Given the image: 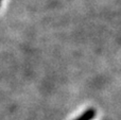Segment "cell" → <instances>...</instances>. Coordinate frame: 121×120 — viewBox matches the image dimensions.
I'll list each match as a JSON object with an SVG mask.
<instances>
[{
	"mask_svg": "<svg viewBox=\"0 0 121 120\" xmlns=\"http://www.w3.org/2000/svg\"><path fill=\"white\" fill-rule=\"evenodd\" d=\"M96 115H97L96 108L89 107V108H87L85 112L82 113V114L80 115L78 118H75L74 120H92L96 117Z\"/></svg>",
	"mask_w": 121,
	"mask_h": 120,
	"instance_id": "cell-1",
	"label": "cell"
},
{
	"mask_svg": "<svg viewBox=\"0 0 121 120\" xmlns=\"http://www.w3.org/2000/svg\"><path fill=\"white\" fill-rule=\"evenodd\" d=\"M1 2H2V0H0V4H1Z\"/></svg>",
	"mask_w": 121,
	"mask_h": 120,
	"instance_id": "cell-2",
	"label": "cell"
}]
</instances>
